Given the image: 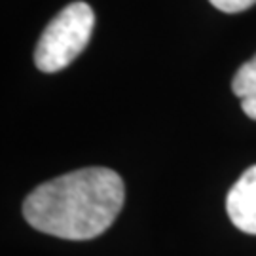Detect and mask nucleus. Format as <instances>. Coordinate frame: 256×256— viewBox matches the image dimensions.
Instances as JSON below:
<instances>
[{
  "label": "nucleus",
  "instance_id": "f257e3e1",
  "mask_svg": "<svg viewBox=\"0 0 256 256\" xmlns=\"http://www.w3.org/2000/svg\"><path fill=\"white\" fill-rule=\"evenodd\" d=\"M124 200L126 186L116 171L86 167L36 186L23 203V216L42 234L86 241L114 224Z\"/></svg>",
  "mask_w": 256,
  "mask_h": 256
},
{
  "label": "nucleus",
  "instance_id": "f03ea898",
  "mask_svg": "<svg viewBox=\"0 0 256 256\" xmlns=\"http://www.w3.org/2000/svg\"><path fill=\"white\" fill-rule=\"evenodd\" d=\"M95 14L86 2H72L55 16L36 44L34 63L42 72H57L72 63L88 46Z\"/></svg>",
  "mask_w": 256,
  "mask_h": 256
},
{
  "label": "nucleus",
  "instance_id": "7ed1b4c3",
  "mask_svg": "<svg viewBox=\"0 0 256 256\" xmlns=\"http://www.w3.org/2000/svg\"><path fill=\"white\" fill-rule=\"evenodd\" d=\"M226 210L236 228L256 236V165L248 167L232 186L226 198Z\"/></svg>",
  "mask_w": 256,
  "mask_h": 256
},
{
  "label": "nucleus",
  "instance_id": "20e7f679",
  "mask_svg": "<svg viewBox=\"0 0 256 256\" xmlns=\"http://www.w3.org/2000/svg\"><path fill=\"white\" fill-rule=\"evenodd\" d=\"M232 90L239 97L243 112L256 120V55L236 72Z\"/></svg>",
  "mask_w": 256,
  "mask_h": 256
},
{
  "label": "nucleus",
  "instance_id": "39448f33",
  "mask_svg": "<svg viewBox=\"0 0 256 256\" xmlns=\"http://www.w3.org/2000/svg\"><path fill=\"white\" fill-rule=\"evenodd\" d=\"M209 2L216 10L226 12V14H238V12L248 10L256 4V0H209Z\"/></svg>",
  "mask_w": 256,
  "mask_h": 256
}]
</instances>
